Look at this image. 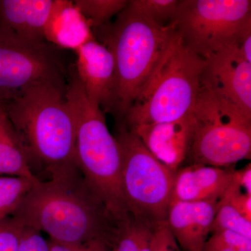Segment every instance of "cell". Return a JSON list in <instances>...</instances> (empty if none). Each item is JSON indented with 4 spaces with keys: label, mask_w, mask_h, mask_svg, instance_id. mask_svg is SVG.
Wrapping results in <instances>:
<instances>
[{
    "label": "cell",
    "mask_w": 251,
    "mask_h": 251,
    "mask_svg": "<svg viewBox=\"0 0 251 251\" xmlns=\"http://www.w3.org/2000/svg\"><path fill=\"white\" fill-rule=\"evenodd\" d=\"M48 172L49 179L33 185L11 216L64 245L103 240L110 247L122 221L92 191L76 164Z\"/></svg>",
    "instance_id": "cell-1"
},
{
    "label": "cell",
    "mask_w": 251,
    "mask_h": 251,
    "mask_svg": "<svg viewBox=\"0 0 251 251\" xmlns=\"http://www.w3.org/2000/svg\"><path fill=\"white\" fill-rule=\"evenodd\" d=\"M66 98L75 122V163L86 182L118 221L128 217L122 186V151L110 133L105 112L91 100L69 67Z\"/></svg>",
    "instance_id": "cell-2"
},
{
    "label": "cell",
    "mask_w": 251,
    "mask_h": 251,
    "mask_svg": "<svg viewBox=\"0 0 251 251\" xmlns=\"http://www.w3.org/2000/svg\"><path fill=\"white\" fill-rule=\"evenodd\" d=\"M1 105L31 161L47 171L75 163L76 128L65 92L36 86Z\"/></svg>",
    "instance_id": "cell-3"
},
{
    "label": "cell",
    "mask_w": 251,
    "mask_h": 251,
    "mask_svg": "<svg viewBox=\"0 0 251 251\" xmlns=\"http://www.w3.org/2000/svg\"><path fill=\"white\" fill-rule=\"evenodd\" d=\"M175 25H161L125 8L113 23L93 31L94 38L113 54L117 73L113 116L122 123L175 34Z\"/></svg>",
    "instance_id": "cell-4"
},
{
    "label": "cell",
    "mask_w": 251,
    "mask_h": 251,
    "mask_svg": "<svg viewBox=\"0 0 251 251\" xmlns=\"http://www.w3.org/2000/svg\"><path fill=\"white\" fill-rule=\"evenodd\" d=\"M204 65L205 60L190 50L175 31L121 124L132 128L175 121L191 113L201 88Z\"/></svg>",
    "instance_id": "cell-5"
},
{
    "label": "cell",
    "mask_w": 251,
    "mask_h": 251,
    "mask_svg": "<svg viewBox=\"0 0 251 251\" xmlns=\"http://www.w3.org/2000/svg\"><path fill=\"white\" fill-rule=\"evenodd\" d=\"M192 164L229 167L251 154V115L201 85L192 109Z\"/></svg>",
    "instance_id": "cell-6"
},
{
    "label": "cell",
    "mask_w": 251,
    "mask_h": 251,
    "mask_svg": "<svg viewBox=\"0 0 251 251\" xmlns=\"http://www.w3.org/2000/svg\"><path fill=\"white\" fill-rule=\"evenodd\" d=\"M122 151V186L128 214L153 229L166 222L175 172L148 151L134 132L117 125Z\"/></svg>",
    "instance_id": "cell-7"
},
{
    "label": "cell",
    "mask_w": 251,
    "mask_h": 251,
    "mask_svg": "<svg viewBox=\"0 0 251 251\" xmlns=\"http://www.w3.org/2000/svg\"><path fill=\"white\" fill-rule=\"evenodd\" d=\"M68 74L59 49L25 40L0 23V105L36 86L66 93Z\"/></svg>",
    "instance_id": "cell-8"
},
{
    "label": "cell",
    "mask_w": 251,
    "mask_h": 251,
    "mask_svg": "<svg viewBox=\"0 0 251 251\" xmlns=\"http://www.w3.org/2000/svg\"><path fill=\"white\" fill-rule=\"evenodd\" d=\"M251 21L250 0H179L171 23L185 46L204 59L233 43Z\"/></svg>",
    "instance_id": "cell-9"
},
{
    "label": "cell",
    "mask_w": 251,
    "mask_h": 251,
    "mask_svg": "<svg viewBox=\"0 0 251 251\" xmlns=\"http://www.w3.org/2000/svg\"><path fill=\"white\" fill-rule=\"evenodd\" d=\"M204 60L201 86L251 115V64L234 43Z\"/></svg>",
    "instance_id": "cell-10"
},
{
    "label": "cell",
    "mask_w": 251,
    "mask_h": 251,
    "mask_svg": "<svg viewBox=\"0 0 251 251\" xmlns=\"http://www.w3.org/2000/svg\"><path fill=\"white\" fill-rule=\"evenodd\" d=\"M75 72L86 93L104 112L114 115L117 73L111 51L95 39L75 51Z\"/></svg>",
    "instance_id": "cell-11"
},
{
    "label": "cell",
    "mask_w": 251,
    "mask_h": 251,
    "mask_svg": "<svg viewBox=\"0 0 251 251\" xmlns=\"http://www.w3.org/2000/svg\"><path fill=\"white\" fill-rule=\"evenodd\" d=\"M129 129L139 137L158 161L176 172L189 153L194 120L191 112L175 121L140 125Z\"/></svg>",
    "instance_id": "cell-12"
},
{
    "label": "cell",
    "mask_w": 251,
    "mask_h": 251,
    "mask_svg": "<svg viewBox=\"0 0 251 251\" xmlns=\"http://www.w3.org/2000/svg\"><path fill=\"white\" fill-rule=\"evenodd\" d=\"M218 202L171 203L166 223L181 251H203L211 234Z\"/></svg>",
    "instance_id": "cell-13"
},
{
    "label": "cell",
    "mask_w": 251,
    "mask_h": 251,
    "mask_svg": "<svg viewBox=\"0 0 251 251\" xmlns=\"http://www.w3.org/2000/svg\"><path fill=\"white\" fill-rule=\"evenodd\" d=\"M234 170L191 164L175 172L171 202L218 201L232 181Z\"/></svg>",
    "instance_id": "cell-14"
},
{
    "label": "cell",
    "mask_w": 251,
    "mask_h": 251,
    "mask_svg": "<svg viewBox=\"0 0 251 251\" xmlns=\"http://www.w3.org/2000/svg\"><path fill=\"white\" fill-rule=\"evenodd\" d=\"M55 0H0V23L25 40L47 42L45 29Z\"/></svg>",
    "instance_id": "cell-15"
},
{
    "label": "cell",
    "mask_w": 251,
    "mask_h": 251,
    "mask_svg": "<svg viewBox=\"0 0 251 251\" xmlns=\"http://www.w3.org/2000/svg\"><path fill=\"white\" fill-rule=\"evenodd\" d=\"M45 39L57 49L75 51L95 38L73 0H55L46 27Z\"/></svg>",
    "instance_id": "cell-16"
},
{
    "label": "cell",
    "mask_w": 251,
    "mask_h": 251,
    "mask_svg": "<svg viewBox=\"0 0 251 251\" xmlns=\"http://www.w3.org/2000/svg\"><path fill=\"white\" fill-rule=\"evenodd\" d=\"M31 162L4 107L0 105V176H17L38 181Z\"/></svg>",
    "instance_id": "cell-17"
},
{
    "label": "cell",
    "mask_w": 251,
    "mask_h": 251,
    "mask_svg": "<svg viewBox=\"0 0 251 251\" xmlns=\"http://www.w3.org/2000/svg\"><path fill=\"white\" fill-rule=\"evenodd\" d=\"M92 31L106 25L111 18L126 7V0H73Z\"/></svg>",
    "instance_id": "cell-18"
},
{
    "label": "cell",
    "mask_w": 251,
    "mask_h": 251,
    "mask_svg": "<svg viewBox=\"0 0 251 251\" xmlns=\"http://www.w3.org/2000/svg\"><path fill=\"white\" fill-rule=\"evenodd\" d=\"M38 181L17 176H0V221L12 215L25 195Z\"/></svg>",
    "instance_id": "cell-19"
},
{
    "label": "cell",
    "mask_w": 251,
    "mask_h": 251,
    "mask_svg": "<svg viewBox=\"0 0 251 251\" xmlns=\"http://www.w3.org/2000/svg\"><path fill=\"white\" fill-rule=\"evenodd\" d=\"M179 4V0H131L126 8L149 21L165 25V21H173Z\"/></svg>",
    "instance_id": "cell-20"
},
{
    "label": "cell",
    "mask_w": 251,
    "mask_h": 251,
    "mask_svg": "<svg viewBox=\"0 0 251 251\" xmlns=\"http://www.w3.org/2000/svg\"><path fill=\"white\" fill-rule=\"evenodd\" d=\"M151 229L128 216L119 224L109 251H138L145 234Z\"/></svg>",
    "instance_id": "cell-21"
},
{
    "label": "cell",
    "mask_w": 251,
    "mask_h": 251,
    "mask_svg": "<svg viewBox=\"0 0 251 251\" xmlns=\"http://www.w3.org/2000/svg\"><path fill=\"white\" fill-rule=\"evenodd\" d=\"M229 230L251 239V221L226 202H218V208L211 232Z\"/></svg>",
    "instance_id": "cell-22"
},
{
    "label": "cell",
    "mask_w": 251,
    "mask_h": 251,
    "mask_svg": "<svg viewBox=\"0 0 251 251\" xmlns=\"http://www.w3.org/2000/svg\"><path fill=\"white\" fill-rule=\"evenodd\" d=\"M203 251H251V239L232 231H214Z\"/></svg>",
    "instance_id": "cell-23"
},
{
    "label": "cell",
    "mask_w": 251,
    "mask_h": 251,
    "mask_svg": "<svg viewBox=\"0 0 251 251\" xmlns=\"http://www.w3.org/2000/svg\"><path fill=\"white\" fill-rule=\"evenodd\" d=\"M25 225L13 216L0 221V251H18Z\"/></svg>",
    "instance_id": "cell-24"
},
{
    "label": "cell",
    "mask_w": 251,
    "mask_h": 251,
    "mask_svg": "<svg viewBox=\"0 0 251 251\" xmlns=\"http://www.w3.org/2000/svg\"><path fill=\"white\" fill-rule=\"evenodd\" d=\"M219 202L227 203L248 221H251V195L245 192L232 180Z\"/></svg>",
    "instance_id": "cell-25"
},
{
    "label": "cell",
    "mask_w": 251,
    "mask_h": 251,
    "mask_svg": "<svg viewBox=\"0 0 251 251\" xmlns=\"http://www.w3.org/2000/svg\"><path fill=\"white\" fill-rule=\"evenodd\" d=\"M150 249L151 251H181L166 222L152 229Z\"/></svg>",
    "instance_id": "cell-26"
},
{
    "label": "cell",
    "mask_w": 251,
    "mask_h": 251,
    "mask_svg": "<svg viewBox=\"0 0 251 251\" xmlns=\"http://www.w3.org/2000/svg\"><path fill=\"white\" fill-rule=\"evenodd\" d=\"M18 251H50L49 242L41 235L40 231L25 226Z\"/></svg>",
    "instance_id": "cell-27"
},
{
    "label": "cell",
    "mask_w": 251,
    "mask_h": 251,
    "mask_svg": "<svg viewBox=\"0 0 251 251\" xmlns=\"http://www.w3.org/2000/svg\"><path fill=\"white\" fill-rule=\"evenodd\" d=\"M50 251H109L108 242L103 240H96L80 247H70L54 241L49 240Z\"/></svg>",
    "instance_id": "cell-28"
},
{
    "label": "cell",
    "mask_w": 251,
    "mask_h": 251,
    "mask_svg": "<svg viewBox=\"0 0 251 251\" xmlns=\"http://www.w3.org/2000/svg\"><path fill=\"white\" fill-rule=\"evenodd\" d=\"M233 43L243 57L251 64V21L242 28Z\"/></svg>",
    "instance_id": "cell-29"
},
{
    "label": "cell",
    "mask_w": 251,
    "mask_h": 251,
    "mask_svg": "<svg viewBox=\"0 0 251 251\" xmlns=\"http://www.w3.org/2000/svg\"><path fill=\"white\" fill-rule=\"evenodd\" d=\"M232 181L239 185L245 192L251 195V165L239 171H234L232 175Z\"/></svg>",
    "instance_id": "cell-30"
},
{
    "label": "cell",
    "mask_w": 251,
    "mask_h": 251,
    "mask_svg": "<svg viewBox=\"0 0 251 251\" xmlns=\"http://www.w3.org/2000/svg\"><path fill=\"white\" fill-rule=\"evenodd\" d=\"M151 232H152V229H149L148 232L145 234L138 251H151L150 240H151Z\"/></svg>",
    "instance_id": "cell-31"
}]
</instances>
